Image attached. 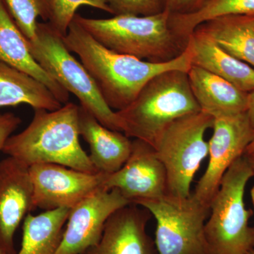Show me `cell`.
<instances>
[{
	"label": "cell",
	"mask_w": 254,
	"mask_h": 254,
	"mask_svg": "<svg viewBox=\"0 0 254 254\" xmlns=\"http://www.w3.org/2000/svg\"><path fill=\"white\" fill-rule=\"evenodd\" d=\"M63 41L71 53L79 57L106 104L116 111L131 104L145 84L157 75L170 70L188 72L192 66L188 45L181 55L171 61L150 63L108 49L74 18Z\"/></svg>",
	"instance_id": "6da1fadb"
},
{
	"label": "cell",
	"mask_w": 254,
	"mask_h": 254,
	"mask_svg": "<svg viewBox=\"0 0 254 254\" xmlns=\"http://www.w3.org/2000/svg\"><path fill=\"white\" fill-rule=\"evenodd\" d=\"M78 106L68 103L55 111L35 110L29 125L11 136L2 152L29 167L58 164L88 173H100L79 141Z\"/></svg>",
	"instance_id": "7a4b0ae2"
},
{
	"label": "cell",
	"mask_w": 254,
	"mask_h": 254,
	"mask_svg": "<svg viewBox=\"0 0 254 254\" xmlns=\"http://www.w3.org/2000/svg\"><path fill=\"white\" fill-rule=\"evenodd\" d=\"M170 18L171 13L164 9L150 16L90 18L76 14L73 18L97 41L115 53L163 63L181 55L188 44L189 38L174 31Z\"/></svg>",
	"instance_id": "3957f363"
},
{
	"label": "cell",
	"mask_w": 254,
	"mask_h": 254,
	"mask_svg": "<svg viewBox=\"0 0 254 254\" xmlns=\"http://www.w3.org/2000/svg\"><path fill=\"white\" fill-rule=\"evenodd\" d=\"M187 73L170 70L157 75L131 104L116 111L123 133L155 148L172 124L182 117L200 112Z\"/></svg>",
	"instance_id": "277c9868"
},
{
	"label": "cell",
	"mask_w": 254,
	"mask_h": 254,
	"mask_svg": "<svg viewBox=\"0 0 254 254\" xmlns=\"http://www.w3.org/2000/svg\"><path fill=\"white\" fill-rule=\"evenodd\" d=\"M253 177L243 155L222 177L205 225L207 240L215 254H247L254 250V227L249 223L253 211L245 201L246 187Z\"/></svg>",
	"instance_id": "5b68a950"
},
{
	"label": "cell",
	"mask_w": 254,
	"mask_h": 254,
	"mask_svg": "<svg viewBox=\"0 0 254 254\" xmlns=\"http://www.w3.org/2000/svg\"><path fill=\"white\" fill-rule=\"evenodd\" d=\"M31 54L55 81L80 101L103 126L123 132L116 112L105 103L91 75L48 22L38 23L36 38L27 42Z\"/></svg>",
	"instance_id": "8992f818"
},
{
	"label": "cell",
	"mask_w": 254,
	"mask_h": 254,
	"mask_svg": "<svg viewBox=\"0 0 254 254\" xmlns=\"http://www.w3.org/2000/svg\"><path fill=\"white\" fill-rule=\"evenodd\" d=\"M134 205L147 209L154 217L158 254H215L205 231L210 208L192 193L187 198L167 194Z\"/></svg>",
	"instance_id": "52a82bcc"
},
{
	"label": "cell",
	"mask_w": 254,
	"mask_h": 254,
	"mask_svg": "<svg viewBox=\"0 0 254 254\" xmlns=\"http://www.w3.org/2000/svg\"><path fill=\"white\" fill-rule=\"evenodd\" d=\"M214 118L200 111L178 119L164 132L155 145L166 169L168 194L187 198L202 162L208 155L205 134L212 128Z\"/></svg>",
	"instance_id": "ba28073f"
},
{
	"label": "cell",
	"mask_w": 254,
	"mask_h": 254,
	"mask_svg": "<svg viewBox=\"0 0 254 254\" xmlns=\"http://www.w3.org/2000/svg\"><path fill=\"white\" fill-rule=\"evenodd\" d=\"M212 129L208 166L191 193L209 208L222 177L232 164L245 155L254 136V127L247 112L214 118Z\"/></svg>",
	"instance_id": "9c48e42d"
},
{
	"label": "cell",
	"mask_w": 254,
	"mask_h": 254,
	"mask_svg": "<svg viewBox=\"0 0 254 254\" xmlns=\"http://www.w3.org/2000/svg\"><path fill=\"white\" fill-rule=\"evenodd\" d=\"M33 185L32 210L73 208L103 188L107 174L88 173L58 165L36 164L29 167Z\"/></svg>",
	"instance_id": "30bf717a"
},
{
	"label": "cell",
	"mask_w": 254,
	"mask_h": 254,
	"mask_svg": "<svg viewBox=\"0 0 254 254\" xmlns=\"http://www.w3.org/2000/svg\"><path fill=\"white\" fill-rule=\"evenodd\" d=\"M103 187L117 190L130 204L168 194L166 169L151 145L134 139L131 154L123 167L107 174Z\"/></svg>",
	"instance_id": "8fae6325"
},
{
	"label": "cell",
	"mask_w": 254,
	"mask_h": 254,
	"mask_svg": "<svg viewBox=\"0 0 254 254\" xmlns=\"http://www.w3.org/2000/svg\"><path fill=\"white\" fill-rule=\"evenodd\" d=\"M130 203L117 190L101 188L71 209L55 254H83L98 245L108 219Z\"/></svg>",
	"instance_id": "7c38bea8"
},
{
	"label": "cell",
	"mask_w": 254,
	"mask_h": 254,
	"mask_svg": "<svg viewBox=\"0 0 254 254\" xmlns=\"http://www.w3.org/2000/svg\"><path fill=\"white\" fill-rule=\"evenodd\" d=\"M33 185L29 168L8 157L0 161V250L16 254L15 232L32 211Z\"/></svg>",
	"instance_id": "4fadbf2b"
},
{
	"label": "cell",
	"mask_w": 254,
	"mask_h": 254,
	"mask_svg": "<svg viewBox=\"0 0 254 254\" xmlns=\"http://www.w3.org/2000/svg\"><path fill=\"white\" fill-rule=\"evenodd\" d=\"M152 215L134 204L119 209L108 219L98 245L83 254H158L146 231Z\"/></svg>",
	"instance_id": "5bb4252c"
},
{
	"label": "cell",
	"mask_w": 254,
	"mask_h": 254,
	"mask_svg": "<svg viewBox=\"0 0 254 254\" xmlns=\"http://www.w3.org/2000/svg\"><path fill=\"white\" fill-rule=\"evenodd\" d=\"M80 135L88 143L92 163L100 173H115L131 154L132 141L123 132L101 125L88 110L78 106Z\"/></svg>",
	"instance_id": "9a60e30c"
},
{
	"label": "cell",
	"mask_w": 254,
	"mask_h": 254,
	"mask_svg": "<svg viewBox=\"0 0 254 254\" xmlns=\"http://www.w3.org/2000/svg\"><path fill=\"white\" fill-rule=\"evenodd\" d=\"M0 62L39 80L62 104L68 103L69 93L55 81L32 56L27 41L10 14L4 0H0Z\"/></svg>",
	"instance_id": "2e32d148"
},
{
	"label": "cell",
	"mask_w": 254,
	"mask_h": 254,
	"mask_svg": "<svg viewBox=\"0 0 254 254\" xmlns=\"http://www.w3.org/2000/svg\"><path fill=\"white\" fill-rule=\"evenodd\" d=\"M188 46L192 66L220 76L241 91H254V68L224 51L203 32L195 29L189 37Z\"/></svg>",
	"instance_id": "e0dca14e"
},
{
	"label": "cell",
	"mask_w": 254,
	"mask_h": 254,
	"mask_svg": "<svg viewBox=\"0 0 254 254\" xmlns=\"http://www.w3.org/2000/svg\"><path fill=\"white\" fill-rule=\"evenodd\" d=\"M187 73L200 111L213 118L247 112L249 93L198 66H192Z\"/></svg>",
	"instance_id": "ac0fdd59"
},
{
	"label": "cell",
	"mask_w": 254,
	"mask_h": 254,
	"mask_svg": "<svg viewBox=\"0 0 254 254\" xmlns=\"http://www.w3.org/2000/svg\"><path fill=\"white\" fill-rule=\"evenodd\" d=\"M20 104L48 111H55L63 105L39 80L0 62V108Z\"/></svg>",
	"instance_id": "d6986e66"
},
{
	"label": "cell",
	"mask_w": 254,
	"mask_h": 254,
	"mask_svg": "<svg viewBox=\"0 0 254 254\" xmlns=\"http://www.w3.org/2000/svg\"><path fill=\"white\" fill-rule=\"evenodd\" d=\"M224 51L254 68V16L227 15L199 25Z\"/></svg>",
	"instance_id": "ffe728a7"
},
{
	"label": "cell",
	"mask_w": 254,
	"mask_h": 254,
	"mask_svg": "<svg viewBox=\"0 0 254 254\" xmlns=\"http://www.w3.org/2000/svg\"><path fill=\"white\" fill-rule=\"evenodd\" d=\"M71 209L28 213L23 225L21 249L16 254H55L59 247Z\"/></svg>",
	"instance_id": "44dd1931"
},
{
	"label": "cell",
	"mask_w": 254,
	"mask_h": 254,
	"mask_svg": "<svg viewBox=\"0 0 254 254\" xmlns=\"http://www.w3.org/2000/svg\"><path fill=\"white\" fill-rule=\"evenodd\" d=\"M227 15L254 16V0H205L192 12L171 14L170 25L177 34L188 39L199 25Z\"/></svg>",
	"instance_id": "7402d4cb"
},
{
	"label": "cell",
	"mask_w": 254,
	"mask_h": 254,
	"mask_svg": "<svg viewBox=\"0 0 254 254\" xmlns=\"http://www.w3.org/2000/svg\"><path fill=\"white\" fill-rule=\"evenodd\" d=\"M10 14L26 41L36 38L38 18L48 22L52 0H4Z\"/></svg>",
	"instance_id": "603a6c76"
},
{
	"label": "cell",
	"mask_w": 254,
	"mask_h": 254,
	"mask_svg": "<svg viewBox=\"0 0 254 254\" xmlns=\"http://www.w3.org/2000/svg\"><path fill=\"white\" fill-rule=\"evenodd\" d=\"M82 6H91L113 14L105 0H52L48 23L55 31L64 37L76 11Z\"/></svg>",
	"instance_id": "cb8c5ba5"
},
{
	"label": "cell",
	"mask_w": 254,
	"mask_h": 254,
	"mask_svg": "<svg viewBox=\"0 0 254 254\" xmlns=\"http://www.w3.org/2000/svg\"><path fill=\"white\" fill-rule=\"evenodd\" d=\"M113 15L150 16L164 10L161 0H105Z\"/></svg>",
	"instance_id": "d4e9b609"
},
{
	"label": "cell",
	"mask_w": 254,
	"mask_h": 254,
	"mask_svg": "<svg viewBox=\"0 0 254 254\" xmlns=\"http://www.w3.org/2000/svg\"><path fill=\"white\" fill-rule=\"evenodd\" d=\"M164 9L171 14H185L199 8L205 0H161Z\"/></svg>",
	"instance_id": "484cf974"
},
{
	"label": "cell",
	"mask_w": 254,
	"mask_h": 254,
	"mask_svg": "<svg viewBox=\"0 0 254 254\" xmlns=\"http://www.w3.org/2000/svg\"><path fill=\"white\" fill-rule=\"evenodd\" d=\"M21 123V118L12 113L0 115V151H2L8 138Z\"/></svg>",
	"instance_id": "4316f807"
},
{
	"label": "cell",
	"mask_w": 254,
	"mask_h": 254,
	"mask_svg": "<svg viewBox=\"0 0 254 254\" xmlns=\"http://www.w3.org/2000/svg\"><path fill=\"white\" fill-rule=\"evenodd\" d=\"M247 114L252 123V126L254 127V91L249 93V103Z\"/></svg>",
	"instance_id": "83f0119b"
},
{
	"label": "cell",
	"mask_w": 254,
	"mask_h": 254,
	"mask_svg": "<svg viewBox=\"0 0 254 254\" xmlns=\"http://www.w3.org/2000/svg\"><path fill=\"white\" fill-rule=\"evenodd\" d=\"M244 155H245L246 158L248 160L249 163H250L251 167H252L254 174V150L250 152V153H245Z\"/></svg>",
	"instance_id": "f1b7e54d"
},
{
	"label": "cell",
	"mask_w": 254,
	"mask_h": 254,
	"mask_svg": "<svg viewBox=\"0 0 254 254\" xmlns=\"http://www.w3.org/2000/svg\"><path fill=\"white\" fill-rule=\"evenodd\" d=\"M253 150H254V136L253 140H252V142H251L250 144L249 145V146L247 147V150H246L245 153H250V152L253 151Z\"/></svg>",
	"instance_id": "f546056e"
},
{
	"label": "cell",
	"mask_w": 254,
	"mask_h": 254,
	"mask_svg": "<svg viewBox=\"0 0 254 254\" xmlns=\"http://www.w3.org/2000/svg\"><path fill=\"white\" fill-rule=\"evenodd\" d=\"M251 199H252V203L254 206V185L252 187V190H251Z\"/></svg>",
	"instance_id": "4dcf8cb0"
},
{
	"label": "cell",
	"mask_w": 254,
	"mask_h": 254,
	"mask_svg": "<svg viewBox=\"0 0 254 254\" xmlns=\"http://www.w3.org/2000/svg\"><path fill=\"white\" fill-rule=\"evenodd\" d=\"M247 254H254V250H252V251H250V252H249Z\"/></svg>",
	"instance_id": "1f68e13d"
},
{
	"label": "cell",
	"mask_w": 254,
	"mask_h": 254,
	"mask_svg": "<svg viewBox=\"0 0 254 254\" xmlns=\"http://www.w3.org/2000/svg\"><path fill=\"white\" fill-rule=\"evenodd\" d=\"M0 254H5L4 253H3L2 252H1V250H0Z\"/></svg>",
	"instance_id": "d6a6232c"
}]
</instances>
